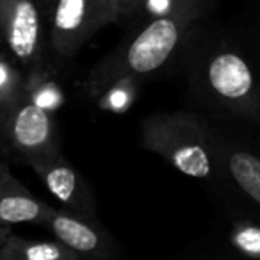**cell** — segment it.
Here are the masks:
<instances>
[{"label":"cell","mask_w":260,"mask_h":260,"mask_svg":"<svg viewBox=\"0 0 260 260\" xmlns=\"http://www.w3.org/2000/svg\"><path fill=\"white\" fill-rule=\"evenodd\" d=\"M214 0H170L162 13L138 32L123 40L93 68L87 89L93 96L107 93L119 82L145 79L173 59Z\"/></svg>","instance_id":"6da1fadb"},{"label":"cell","mask_w":260,"mask_h":260,"mask_svg":"<svg viewBox=\"0 0 260 260\" xmlns=\"http://www.w3.org/2000/svg\"><path fill=\"white\" fill-rule=\"evenodd\" d=\"M223 139L194 112H159L141 125V143L146 150L198 180H217L224 175Z\"/></svg>","instance_id":"7a4b0ae2"},{"label":"cell","mask_w":260,"mask_h":260,"mask_svg":"<svg viewBox=\"0 0 260 260\" xmlns=\"http://www.w3.org/2000/svg\"><path fill=\"white\" fill-rule=\"evenodd\" d=\"M203 96L232 114L260 121V73L235 47H212L196 66Z\"/></svg>","instance_id":"3957f363"},{"label":"cell","mask_w":260,"mask_h":260,"mask_svg":"<svg viewBox=\"0 0 260 260\" xmlns=\"http://www.w3.org/2000/svg\"><path fill=\"white\" fill-rule=\"evenodd\" d=\"M2 145L6 157L15 153L27 164L61 150L54 116L47 107L34 102L27 89L2 118Z\"/></svg>","instance_id":"277c9868"},{"label":"cell","mask_w":260,"mask_h":260,"mask_svg":"<svg viewBox=\"0 0 260 260\" xmlns=\"http://www.w3.org/2000/svg\"><path fill=\"white\" fill-rule=\"evenodd\" d=\"M0 38L9 55L29 73L45 68L48 22L36 0H0Z\"/></svg>","instance_id":"5b68a950"},{"label":"cell","mask_w":260,"mask_h":260,"mask_svg":"<svg viewBox=\"0 0 260 260\" xmlns=\"http://www.w3.org/2000/svg\"><path fill=\"white\" fill-rule=\"evenodd\" d=\"M105 25V0H57L48 22V50L62 61L73 57Z\"/></svg>","instance_id":"8992f818"},{"label":"cell","mask_w":260,"mask_h":260,"mask_svg":"<svg viewBox=\"0 0 260 260\" xmlns=\"http://www.w3.org/2000/svg\"><path fill=\"white\" fill-rule=\"evenodd\" d=\"M29 166L41 178L47 191L62 205V209L96 217V200L87 178L77 170L61 150L30 160Z\"/></svg>","instance_id":"52a82bcc"},{"label":"cell","mask_w":260,"mask_h":260,"mask_svg":"<svg viewBox=\"0 0 260 260\" xmlns=\"http://www.w3.org/2000/svg\"><path fill=\"white\" fill-rule=\"evenodd\" d=\"M43 226L80 256L114 258L118 255V242L102 226L98 217H87L72 210L50 207Z\"/></svg>","instance_id":"ba28073f"},{"label":"cell","mask_w":260,"mask_h":260,"mask_svg":"<svg viewBox=\"0 0 260 260\" xmlns=\"http://www.w3.org/2000/svg\"><path fill=\"white\" fill-rule=\"evenodd\" d=\"M48 210L50 205L34 198L25 185L13 177L6 160H0V224L34 223L43 226Z\"/></svg>","instance_id":"9c48e42d"},{"label":"cell","mask_w":260,"mask_h":260,"mask_svg":"<svg viewBox=\"0 0 260 260\" xmlns=\"http://www.w3.org/2000/svg\"><path fill=\"white\" fill-rule=\"evenodd\" d=\"M224 175L260 210V153L223 139Z\"/></svg>","instance_id":"30bf717a"},{"label":"cell","mask_w":260,"mask_h":260,"mask_svg":"<svg viewBox=\"0 0 260 260\" xmlns=\"http://www.w3.org/2000/svg\"><path fill=\"white\" fill-rule=\"evenodd\" d=\"M82 256L61 241H34L11 232L0 260H80Z\"/></svg>","instance_id":"8fae6325"},{"label":"cell","mask_w":260,"mask_h":260,"mask_svg":"<svg viewBox=\"0 0 260 260\" xmlns=\"http://www.w3.org/2000/svg\"><path fill=\"white\" fill-rule=\"evenodd\" d=\"M25 89L27 75H22L15 62L0 54V128L6 112L25 93Z\"/></svg>","instance_id":"7c38bea8"},{"label":"cell","mask_w":260,"mask_h":260,"mask_svg":"<svg viewBox=\"0 0 260 260\" xmlns=\"http://www.w3.org/2000/svg\"><path fill=\"white\" fill-rule=\"evenodd\" d=\"M146 0H105V15L107 23H118L134 15L143 8Z\"/></svg>","instance_id":"4fadbf2b"},{"label":"cell","mask_w":260,"mask_h":260,"mask_svg":"<svg viewBox=\"0 0 260 260\" xmlns=\"http://www.w3.org/2000/svg\"><path fill=\"white\" fill-rule=\"evenodd\" d=\"M235 244L244 253H249L253 256H260V228H244L235 237Z\"/></svg>","instance_id":"5bb4252c"},{"label":"cell","mask_w":260,"mask_h":260,"mask_svg":"<svg viewBox=\"0 0 260 260\" xmlns=\"http://www.w3.org/2000/svg\"><path fill=\"white\" fill-rule=\"evenodd\" d=\"M38 6H40L41 13H43L45 20L50 22V16H52V11H54L55 4H57V0H36Z\"/></svg>","instance_id":"9a60e30c"},{"label":"cell","mask_w":260,"mask_h":260,"mask_svg":"<svg viewBox=\"0 0 260 260\" xmlns=\"http://www.w3.org/2000/svg\"><path fill=\"white\" fill-rule=\"evenodd\" d=\"M13 228L11 226H4V224H0V256H2V251H4L6 244H8V239L11 235Z\"/></svg>","instance_id":"2e32d148"},{"label":"cell","mask_w":260,"mask_h":260,"mask_svg":"<svg viewBox=\"0 0 260 260\" xmlns=\"http://www.w3.org/2000/svg\"><path fill=\"white\" fill-rule=\"evenodd\" d=\"M6 159V152H4V145H2V128H0V160Z\"/></svg>","instance_id":"e0dca14e"}]
</instances>
